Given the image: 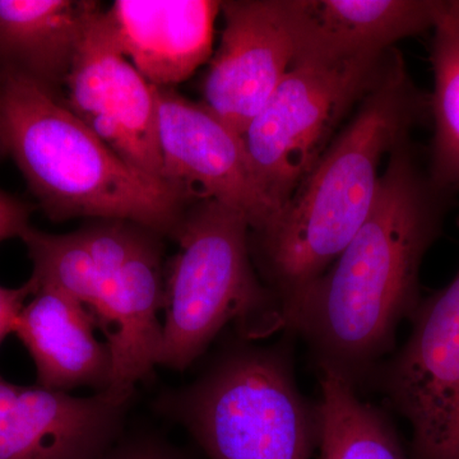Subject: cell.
<instances>
[{"label":"cell","instance_id":"obj_16","mask_svg":"<svg viewBox=\"0 0 459 459\" xmlns=\"http://www.w3.org/2000/svg\"><path fill=\"white\" fill-rule=\"evenodd\" d=\"M89 0H0V72L59 96L91 21Z\"/></svg>","mask_w":459,"mask_h":459},{"label":"cell","instance_id":"obj_12","mask_svg":"<svg viewBox=\"0 0 459 459\" xmlns=\"http://www.w3.org/2000/svg\"><path fill=\"white\" fill-rule=\"evenodd\" d=\"M131 406L107 392L74 397L0 377V459H101Z\"/></svg>","mask_w":459,"mask_h":459},{"label":"cell","instance_id":"obj_22","mask_svg":"<svg viewBox=\"0 0 459 459\" xmlns=\"http://www.w3.org/2000/svg\"><path fill=\"white\" fill-rule=\"evenodd\" d=\"M3 156H5L4 155V151H3L2 146H0V157H3Z\"/></svg>","mask_w":459,"mask_h":459},{"label":"cell","instance_id":"obj_21","mask_svg":"<svg viewBox=\"0 0 459 459\" xmlns=\"http://www.w3.org/2000/svg\"><path fill=\"white\" fill-rule=\"evenodd\" d=\"M29 228V205L0 189V243L7 238H21Z\"/></svg>","mask_w":459,"mask_h":459},{"label":"cell","instance_id":"obj_10","mask_svg":"<svg viewBox=\"0 0 459 459\" xmlns=\"http://www.w3.org/2000/svg\"><path fill=\"white\" fill-rule=\"evenodd\" d=\"M157 108L164 180L189 197L238 211L252 234L264 231L279 212L259 186L240 135L171 89H157Z\"/></svg>","mask_w":459,"mask_h":459},{"label":"cell","instance_id":"obj_20","mask_svg":"<svg viewBox=\"0 0 459 459\" xmlns=\"http://www.w3.org/2000/svg\"><path fill=\"white\" fill-rule=\"evenodd\" d=\"M38 291V285L30 277L22 286L11 289L0 286V346L8 334L13 333L20 314L27 304V299Z\"/></svg>","mask_w":459,"mask_h":459},{"label":"cell","instance_id":"obj_9","mask_svg":"<svg viewBox=\"0 0 459 459\" xmlns=\"http://www.w3.org/2000/svg\"><path fill=\"white\" fill-rule=\"evenodd\" d=\"M63 91L65 107L115 155L164 180L157 89L120 50L107 11L91 21Z\"/></svg>","mask_w":459,"mask_h":459},{"label":"cell","instance_id":"obj_2","mask_svg":"<svg viewBox=\"0 0 459 459\" xmlns=\"http://www.w3.org/2000/svg\"><path fill=\"white\" fill-rule=\"evenodd\" d=\"M428 117L430 95L416 86L403 57L392 49L356 113L279 216L252 234L253 259L282 310L285 331L305 292L369 217L383 160Z\"/></svg>","mask_w":459,"mask_h":459},{"label":"cell","instance_id":"obj_14","mask_svg":"<svg viewBox=\"0 0 459 459\" xmlns=\"http://www.w3.org/2000/svg\"><path fill=\"white\" fill-rule=\"evenodd\" d=\"M221 2L117 0L108 17L126 59L157 89L188 80L212 56Z\"/></svg>","mask_w":459,"mask_h":459},{"label":"cell","instance_id":"obj_1","mask_svg":"<svg viewBox=\"0 0 459 459\" xmlns=\"http://www.w3.org/2000/svg\"><path fill=\"white\" fill-rule=\"evenodd\" d=\"M452 197L435 188L410 142L395 148L367 221L305 292L283 333L307 344L316 371L361 388L395 350L398 327L421 303L422 262Z\"/></svg>","mask_w":459,"mask_h":459},{"label":"cell","instance_id":"obj_7","mask_svg":"<svg viewBox=\"0 0 459 459\" xmlns=\"http://www.w3.org/2000/svg\"><path fill=\"white\" fill-rule=\"evenodd\" d=\"M95 263L96 281L84 307L107 336L113 373L107 394L133 401L135 386L152 377L162 341V246L140 225L102 220L81 229Z\"/></svg>","mask_w":459,"mask_h":459},{"label":"cell","instance_id":"obj_11","mask_svg":"<svg viewBox=\"0 0 459 459\" xmlns=\"http://www.w3.org/2000/svg\"><path fill=\"white\" fill-rule=\"evenodd\" d=\"M221 11L202 104L241 137L294 65V21L290 0H232Z\"/></svg>","mask_w":459,"mask_h":459},{"label":"cell","instance_id":"obj_3","mask_svg":"<svg viewBox=\"0 0 459 459\" xmlns=\"http://www.w3.org/2000/svg\"><path fill=\"white\" fill-rule=\"evenodd\" d=\"M0 146L56 221L117 220L175 237L188 195L115 155L56 93L0 72Z\"/></svg>","mask_w":459,"mask_h":459},{"label":"cell","instance_id":"obj_17","mask_svg":"<svg viewBox=\"0 0 459 459\" xmlns=\"http://www.w3.org/2000/svg\"><path fill=\"white\" fill-rule=\"evenodd\" d=\"M319 459H411L392 419L356 386L316 371Z\"/></svg>","mask_w":459,"mask_h":459},{"label":"cell","instance_id":"obj_19","mask_svg":"<svg viewBox=\"0 0 459 459\" xmlns=\"http://www.w3.org/2000/svg\"><path fill=\"white\" fill-rule=\"evenodd\" d=\"M101 459H192L164 437L151 431H124Z\"/></svg>","mask_w":459,"mask_h":459},{"label":"cell","instance_id":"obj_8","mask_svg":"<svg viewBox=\"0 0 459 459\" xmlns=\"http://www.w3.org/2000/svg\"><path fill=\"white\" fill-rule=\"evenodd\" d=\"M410 322V337L370 386L409 422L411 459H459V268Z\"/></svg>","mask_w":459,"mask_h":459},{"label":"cell","instance_id":"obj_13","mask_svg":"<svg viewBox=\"0 0 459 459\" xmlns=\"http://www.w3.org/2000/svg\"><path fill=\"white\" fill-rule=\"evenodd\" d=\"M442 5L443 0H290L294 63L383 56L395 42L433 30Z\"/></svg>","mask_w":459,"mask_h":459},{"label":"cell","instance_id":"obj_6","mask_svg":"<svg viewBox=\"0 0 459 459\" xmlns=\"http://www.w3.org/2000/svg\"><path fill=\"white\" fill-rule=\"evenodd\" d=\"M388 53L338 63L295 62L249 124L241 140L256 180L277 212L376 82Z\"/></svg>","mask_w":459,"mask_h":459},{"label":"cell","instance_id":"obj_5","mask_svg":"<svg viewBox=\"0 0 459 459\" xmlns=\"http://www.w3.org/2000/svg\"><path fill=\"white\" fill-rule=\"evenodd\" d=\"M174 238L179 249L165 283L157 367L188 369L229 325L249 341L285 331L282 310L255 271L246 216L199 198Z\"/></svg>","mask_w":459,"mask_h":459},{"label":"cell","instance_id":"obj_18","mask_svg":"<svg viewBox=\"0 0 459 459\" xmlns=\"http://www.w3.org/2000/svg\"><path fill=\"white\" fill-rule=\"evenodd\" d=\"M433 32V138L427 170L435 188L455 198L459 193V0H443Z\"/></svg>","mask_w":459,"mask_h":459},{"label":"cell","instance_id":"obj_15","mask_svg":"<svg viewBox=\"0 0 459 459\" xmlns=\"http://www.w3.org/2000/svg\"><path fill=\"white\" fill-rule=\"evenodd\" d=\"M96 328L95 316L80 301L41 286L21 312L13 334L35 362L39 386L102 394L110 386L113 358L108 344L96 338Z\"/></svg>","mask_w":459,"mask_h":459},{"label":"cell","instance_id":"obj_4","mask_svg":"<svg viewBox=\"0 0 459 459\" xmlns=\"http://www.w3.org/2000/svg\"><path fill=\"white\" fill-rule=\"evenodd\" d=\"M294 340L237 336L190 385L160 394L156 409L179 422L208 459H312L316 407L299 388Z\"/></svg>","mask_w":459,"mask_h":459}]
</instances>
